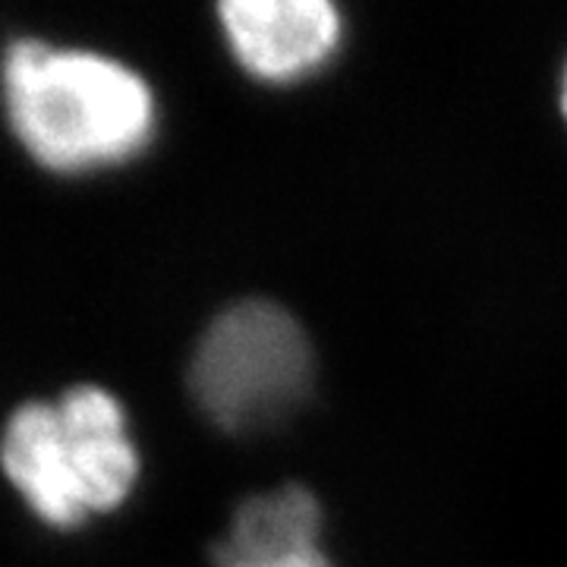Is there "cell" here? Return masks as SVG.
I'll return each mask as SVG.
<instances>
[{"label": "cell", "instance_id": "5", "mask_svg": "<svg viewBox=\"0 0 567 567\" xmlns=\"http://www.w3.org/2000/svg\"><path fill=\"white\" fill-rule=\"evenodd\" d=\"M0 464L41 520L76 527L89 517L58 404L20 406L0 439Z\"/></svg>", "mask_w": 567, "mask_h": 567}, {"label": "cell", "instance_id": "8", "mask_svg": "<svg viewBox=\"0 0 567 567\" xmlns=\"http://www.w3.org/2000/svg\"><path fill=\"white\" fill-rule=\"evenodd\" d=\"M561 114L567 121V63H565V76H561Z\"/></svg>", "mask_w": 567, "mask_h": 567}, {"label": "cell", "instance_id": "7", "mask_svg": "<svg viewBox=\"0 0 567 567\" xmlns=\"http://www.w3.org/2000/svg\"><path fill=\"white\" fill-rule=\"evenodd\" d=\"M218 567H334L331 558L319 548H303L290 555H268V558H240V561H218Z\"/></svg>", "mask_w": 567, "mask_h": 567}, {"label": "cell", "instance_id": "3", "mask_svg": "<svg viewBox=\"0 0 567 567\" xmlns=\"http://www.w3.org/2000/svg\"><path fill=\"white\" fill-rule=\"evenodd\" d=\"M218 13L237 63L275 85L319 73L344 39V20L328 0H230Z\"/></svg>", "mask_w": 567, "mask_h": 567}, {"label": "cell", "instance_id": "6", "mask_svg": "<svg viewBox=\"0 0 567 567\" xmlns=\"http://www.w3.org/2000/svg\"><path fill=\"white\" fill-rule=\"evenodd\" d=\"M322 536V505L303 486H281L252 495L230 517L215 561L268 558L290 555L303 548H319Z\"/></svg>", "mask_w": 567, "mask_h": 567}, {"label": "cell", "instance_id": "1", "mask_svg": "<svg viewBox=\"0 0 567 567\" xmlns=\"http://www.w3.org/2000/svg\"><path fill=\"white\" fill-rule=\"evenodd\" d=\"M3 99L22 145L54 171L121 164L155 133L148 82L89 51L13 44L3 61Z\"/></svg>", "mask_w": 567, "mask_h": 567}, {"label": "cell", "instance_id": "4", "mask_svg": "<svg viewBox=\"0 0 567 567\" xmlns=\"http://www.w3.org/2000/svg\"><path fill=\"white\" fill-rule=\"evenodd\" d=\"M58 413L85 511L102 514L123 505L140 480V451L130 439L121 401L104 388L80 385L58 401Z\"/></svg>", "mask_w": 567, "mask_h": 567}, {"label": "cell", "instance_id": "2", "mask_svg": "<svg viewBox=\"0 0 567 567\" xmlns=\"http://www.w3.org/2000/svg\"><path fill=\"white\" fill-rule=\"evenodd\" d=\"M312 379L306 328L271 300L227 306L189 363L193 401L224 432L275 429L303 406Z\"/></svg>", "mask_w": 567, "mask_h": 567}]
</instances>
